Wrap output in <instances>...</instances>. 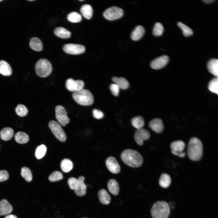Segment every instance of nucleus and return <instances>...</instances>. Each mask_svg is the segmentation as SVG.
<instances>
[{
    "label": "nucleus",
    "mask_w": 218,
    "mask_h": 218,
    "mask_svg": "<svg viewBox=\"0 0 218 218\" xmlns=\"http://www.w3.org/2000/svg\"><path fill=\"white\" fill-rule=\"evenodd\" d=\"M123 162L128 166L133 167L140 166L143 162L141 155L137 151L127 149L124 150L121 155Z\"/></svg>",
    "instance_id": "nucleus-1"
},
{
    "label": "nucleus",
    "mask_w": 218,
    "mask_h": 218,
    "mask_svg": "<svg viewBox=\"0 0 218 218\" xmlns=\"http://www.w3.org/2000/svg\"><path fill=\"white\" fill-rule=\"evenodd\" d=\"M187 154L192 160L197 161L201 159L203 154V146L200 139L193 137L190 140L188 146Z\"/></svg>",
    "instance_id": "nucleus-2"
},
{
    "label": "nucleus",
    "mask_w": 218,
    "mask_h": 218,
    "mask_svg": "<svg viewBox=\"0 0 218 218\" xmlns=\"http://www.w3.org/2000/svg\"><path fill=\"white\" fill-rule=\"evenodd\" d=\"M72 96L74 101L77 104L83 106H89L94 102V96L88 90L82 89L74 92Z\"/></svg>",
    "instance_id": "nucleus-3"
},
{
    "label": "nucleus",
    "mask_w": 218,
    "mask_h": 218,
    "mask_svg": "<svg viewBox=\"0 0 218 218\" xmlns=\"http://www.w3.org/2000/svg\"><path fill=\"white\" fill-rule=\"evenodd\" d=\"M153 218H168L170 213L168 204L164 201H159L155 203L151 210Z\"/></svg>",
    "instance_id": "nucleus-4"
},
{
    "label": "nucleus",
    "mask_w": 218,
    "mask_h": 218,
    "mask_svg": "<svg viewBox=\"0 0 218 218\" xmlns=\"http://www.w3.org/2000/svg\"><path fill=\"white\" fill-rule=\"evenodd\" d=\"M52 70V66L48 60L42 58L38 61L35 65V71L37 75L41 78L48 76Z\"/></svg>",
    "instance_id": "nucleus-5"
},
{
    "label": "nucleus",
    "mask_w": 218,
    "mask_h": 218,
    "mask_svg": "<svg viewBox=\"0 0 218 218\" xmlns=\"http://www.w3.org/2000/svg\"><path fill=\"white\" fill-rule=\"evenodd\" d=\"M48 127L55 137L59 141L64 142L66 139V135L60 124L57 122L51 120L48 124Z\"/></svg>",
    "instance_id": "nucleus-6"
},
{
    "label": "nucleus",
    "mask_w": 218,
    "mask_h": 218,
    "mask_svg": "<svg viewBox=\"0 0 218 218\" xmlns=\"http://www.w3.org/2000/svg\"><path fill=\"white\" fill-rule=\"evenodd\" d=\"M123 15V11L121 8L113 6L106 9L104 12L103 15L106 19L113 21L119 19Z\"/></svg>",
    "instance_id": "nucleus-7"
},
{
    "label": "nucleus",
    "mask_w": 218,
    "mask_h": 218,
    "mask_svg": "<svg viewBox=\"0 0 218 218\" xmlns=\"http://www.w3.org/2000/svg\"><path fill=\"white\" fill-rule=\"evenodd\" d=\"M55 117L62 126H65L70 121V119L67 116V112L64 107L57 105L55 108Z\"/></svg>",
    "instance_id": "nucleus-8"
},
{
    "label": "nucleus",
    "mask_w": 218,
    "mask_h": 218,
    "mask_svg": "<svg viewBox=\"0 0 218 218\" xmlns=\"http://www.w3.org/2000/svg\"><path fill=\"white\" fill-rule=\"evenodd\" d=\"M63 49L67 54L77 55L84 53L85 51V47L80 44H68L63 46Z\"/></svg>",
    "instance_id": "nucleus-9"
},
{
    "label": "nucleus",
    "mask_w": 218,
    "mask_h": 218,
    "mask_svg": "<svg viewBox=\"0 0 218 218\" xmlns=\"http://www.w3.org/2000/svg\"><path fill=\"white\" fill-rule=\"evenodd\" d=\"M185 146V143L182 140L174 141L171 143L170 146L171 152L174 155L180 157H183L186 155L185 153L183 151Z\"/></svg>",
    "instance_id": "nucleus-10"
},
{
    "label": "nucleus",
    "mask_w": 218,
    "mask_h": 218,
    "mask_svg": "<svg viewBox=\"0 0 218 218\" xmlns=\"http://www.w3.org/2000/svg\"><path fill=\"white\" fill-rule=\"evenodd\" d=\"M84 85V83L82 80L74 81L71 78H68L65 84L66 88L69 91L73 92L83 89Z\"/></svg>",
    "instance_id": "nucleus-11"
},
{
    "label": "nucleus",
    "mask_w": 218,
    "mask_h": 218,
    "mask_svg": "<svg viewBox=\"0 0 218 218\" xmlns=\"http://www.w3.org/2000/svg\"><path fill=\"white\" fill-rule=\"evenodd\" d=\"M150 137V134L149 131L142 128L137 130L134 135V140L139 146L142 145L144 141L148 140Z\"/></svg>",
    "instance_id": "nucleus-12"
},
{
    "label": "nucleus",
    "mask_w": 218,
    "mask_h": 218,
    "mask_svg": "<svg viewBox=\"0 0 218 218\" xmlns=\"http://www.w3.org/2000/svg\"><path fill=\"white\" fill-rule=\"evenodd\" d=\"M106 165L108 170L113 173L117 174L120 171V166L114 157L111 156L108 157L106 161Z\"/></svg>",
    "instance_id": "nucleus-13"
},
{
    "label": "nucleus",
    "mask_w": 218,
    "mask_h": 218,
    "mask_svg": "<svg viewBox=\"0 0 218 218\" xmlns=\"http://www.w3.org/2000/svg\"><path fill=\"white\" fill-rule=\"evenodd\" d=\"M169 58L167 56L163 55L153 61L150 66L154 69H159L164 67L169 61Z\"/></svg>",
    "instance_id": "nucleus-14"
},
{
    "label": "nucleus",
    "mask_w": 218,
    "mask_h": 218,
    "mask_svg": "<svg viewBox=\"0 0 218 218\" xmlns=\"http://www.w3.org/2000/svg\"><path fill=\"white\" fill-rule=\"evenodd\" d=\"M150 128L156 133L162 132L164 126L162 120L159 118H155L152 120L149 124Z\"/></svg>",
    "instance_id": "nucleus-15"
},
{
    "label": "nucleus",
    "mask_w": 218,
    "mask_h": 218,
    "mask_svg": "<svg viewBox=\"0 0 218 218\" xmlns=\"http://www.w3.org/2000/svg\"><path fill=\"white\" fill-rule=\"evenodd\" d=\"M84 177L82 176L79 177L78 179V184L74 191L76 194L78 196H82L86 194L87 186L84 183Z\"/></svg>",
    "instance_id": "nucleus-16"
},
{
    "label": "nucleus",
    "mask_w": 218,
    "mask_h": 218,
    "mask_svg": "<svg viewBox=\"0 0 218 218\" xmlns=\"http://www.w3.org/2000/svg\"><path fill=\"white\" fill-rule=\"evenodd\" d=\"M12 210V206L7 200L3 199L0 201V216L9 214Z\"/></svg>",
    "instance_id": "nucleus-17"
},
{
    "label": "nucleus",
    "mask_w": 218,
    "mask_h": 218,
    "mask_svg": "<svg viewBox=\"0 0 218 218\" xmlns=\"http://www.w3.org/2000/svg\"><path fill=\"white\" fill-rule=\"evenodd\" d=\"M12 73V70L9 64L4 60L0 61V74L4 76H9Z\"/></svg>",
    "instance_id": "nucleus-18"
},
{
    "label": "nucleus",
    "mask_w": 218,
    "mask_h": 218,
    "mask_svg": "<svg viewBox=\"0 0 218 218\" xmlns=\"http://www.w3.org/2000/svg\"><path fill=\"white\" fill-rule=\"evenodd\" d=\"M144 32L145 29L144 27L141 25H138L132 32L131 38L134 41H138L142 37Z\"/></svg>",
    "instance_id": "nucleus-19"
},
{
    "label": "nucleus",
    "mask_w": 218,
    "mask_h": 218,
    "mask_svg": "<svg viewBox=\"0 0 218 218\" xmlns=\"http://www.w3.org/2000/svg\"><path fill=\"white\" fill-rule=\"evenodd\" d=\"M207 67L209 71L213 75L217 77L218 76V60L213 59L208 63Z\"/></svg>",
    "instance_id": "nucleus-20"
},
{
    "label": "nucleus",
    "mask_w": 218,
    "mask_h": 218,
    "mask_svg": "<svg viewBox=\"0 0 218 218\" xmlns=\"http://www.w3.org/2000/svg\"><path fill=\"white\" fill-rule=\"evenodd\" d=\"M14 135V130L10 127L2 129L0 132V137L2 140L7 141L10 140Z\"/></svg>",
    "instance_id": "nucleus-21"
},
{
    "label": "nucleus",
    "mask_w": 218,
    "mask_h": 218,
    "mask_svg": "<svg viewBox=\"0 0 218 218\" xmlns=\"http://www.w3.org/2000/svg\"><path fill=\"white\" fill-rule=\"evenodd\" d=\"M30 47L32 50L39 51L43 49V45L41 40L37 37L32 38L29 42Z\"/></svg>",
    "instance_id": "nucleus-22"
},
{
    "label": "nucleus",
    "mask_w": 218,
    "mask_h": 218,
    "mask_svg": "<svg viewBox=\"0 0 218 218\" xmlns=\"http://www.w3.org/2000/svg\"><path fill=\"white\" fill-rule=\"evenodd\" d=\"M107 187L109 191L114 195L118 194L119 191V187L118 183L114 179L110 180L107 183Z\"/></svg>",
    "instance_id": "nucleus-23"
},
{
    "label": "nucleus",
    "mask_w": 218,
    "mask_h": 218,
    "mask_svg": "<svg viewBox=\"0 0 218 218\" xmlns=\"http://www.w3.org/2000/svg\"><path fill=\"white\" fill-rule=\"evenodd\" d=\"M112 81L116 84L120 88L125 90L127 89L129 87V84L128 82L124 78L114 77L112 78Z\"/></svg>",
    "instance_id": "nucleus-24"
},
{
    "label": "nucleus",
    "mask_w": 218,
    "mask_h": 218,
    "mask_svg": "<svg viewBox=\"0 0 218 218\" xmlns=\"http://www.w3.org/2000/svg\"><path fill=\"white\" fill-rule=\"evenodd\" d=\"M99 201L102 204L107 205L111 201V197L107 191L103 189L99 190L98 193Z\"/></svg>",
    "instance_id": "nucleus-25"
},
{
    "label": "nucleus",
    "mask_w": 218,
    "mask_h": 218,
    "mask_svg": "<svg viewBox=\"0 0 218 218\" xmlns=\"http://www.w3.org/2000/svg\"><path fill=\"white\" fill-rule=\"evenodd\" d=\"M54 33L56 36L64 39L69 38L71 35V32L69 31L62 27L55 28Z\"/></svg>",
    "instance_id": "nucleus-26"
},
{
    "label": "nucleus",
    "mask_w": 218,
    "mask_h": 218,
    "mask_svg": "<svg viewBox=\"0 0 218 218\" xmlns=\"http://www.w3.org/2000/svg\"><path fill=\"white\" fill-rule=\"evenodd\" d=\"M80 12L82 15L87 19H90L92 16L93 9L90 5H83L81 8Z\"/></svg>",
    "instance_id": "nucleus-27"
},
{
    "label": "nucleus",
    "mask_w": 218,
    "mask_h": 218,
    "mask_svg": "<svg viewBox=\"0 0 218 218\" xmlns=\"http://www.w3.org/2000/svg\"><path fill=\"white\" fill-rule=\"evenodd\" d=\"M15 139L18 143L24 144L27 143L28 141L29 137L26 133L19 131L15 134Z\"/></svg>",
    "instance_id": "nucleus-28"
},
{
    "label": "nucleus",
    "mask_w": 218,
    "mask_h": 218,
    "mask_svg": "<svg viewBox=\"0 0 218 218\" xmlns=\"http://www.w3.org/2000/svg\"><path fill=\"white\" fill-rule=\"evenodd\" d=\"M171 182L170 176L167 174L164 173L161 174L159 180V184L160 186L164 188L168 187L170 185Z\"/></svg>",
    "instance_id": "nucleus-29"
},
{
    "label": "nucleus",
    "mask_w": 218,
    "mask_h": 218,
    "mask_svg": "<svg viewBox=\"0 0 218 218\" xmlns=\"http://www.w3.org/2000/svg\"><path fill=\"white\" fill-rule=\"evenodd\" d=\"M61 168L63 171L67 173L70 171L73 168V164L68 159H63L61 163Z\"/></svg>",
    "instance_id": "nucleus-30"
},
{
    "label": "nucleus",
    "mask_w": 218,
    "mask_h": 218,
    "mask_svg": "<svg viewBox=\"0 0 218 218\" xmlns=\"http://www.w3.org/2000/svg\"><path fill=\"white\" fill-rule=\"evenodd\" d=\"M132 125L137 130L142 128L144 124V121L143 117L138 116L133 118L131 120Z\"/></svg>",
    "instance_id": "nucleus-31"
},
{
    "label": "nucleus",
    "mask_w": 218,
    "mask_h": 218,
    "mask_svg": "<svg viewBox=\"0 0 218 218\" xmlns=\"http://www.w3.org/2000/svg\"><path fill=\"white\" fill-rule=\"evenodd\" d=\"M67 19L71 22H79L82 20V16L80 14L76 12H71L68 15Z\"/></svg>",
    "instance_id": "nucleus-32"
},
{
    "label": "nucleus",
    "mask_w": 218,
    "mask_h": 218,
    "mask_svg": "<svg viewBox=\"0 0 218 218\" xmlns=\"http://www.w3.org/2000/svg\"><path fill=\"white\" fill-rule=\"evenodd\" d=\"M21 175L27 182L31 181L32 179V175L30 170L26 167H23L21 169Z\"/></svg>",
    "instance_id": "nucleus-33"
},
{
    "label": "nucleus",
    "mask_w": 218,
    "mask_h": 218,
    "mask_svg": "<svg viewBox=\"0 0 218 218\" xmlns=\"http://www.w3.org/2000/svg\"><path fill=\"white\" fill-rule=\"evenodd\" d=\"M47 151V148L44 144L38 146L36 148L35 155L36 158L38 159L42 158L45 155Z\"/></svg>",
    "instance_id": "nucleus-34"
},
{
    "label": "nucleus",
    "mask_w": 218,
    "mask_h": 218,
    "mask_svg": "<svg viewBox=\"0 0 218 218\" xmlns=\"http://www.w3.org/2000/svg\"><path fill=\"white\" fill-rule=\"evenodd\" d=\"M177 25L182 31L183 34L184 36L188 37L193 34L192 30L186 25L180 22L178 23Z\"/></svg>",
    "instance_id": "nucleus-35"
},
{
    "label": "nucleus",
    "mask_w": 218,
    "mask_h": 218,
    "mask_svg": "<svg viewBox=\"0 0 218 218\" xmlns=\"http://www.w3.org/2000/svg\"><path fill=\"white\" fill-rule=\"evenodd\" d=\"M208 88L212 92L218 94V79L216 77L213 79L208 84Z\"/></svg>",
    "instance_id": "nucleus-36"
},
{
    "label": "nucleus",
    "mask_w": 218,
    "mask_h": 218,
    "mask_svg": "<svg viewBox=\"0 0 218 218\" xmlns=\"http://www.w3.org/2000/svg\"><path fill=\"white\" fill-rule=\"evenodd\" d=\"M16 114L20 117H24L27 115L28 110L27 108L24 105L18 104L15 109Z\"/></svg>",
    "instance_id": "nucleus-37"
},
{
    "label": "nucleus",
    "mask_w": 218,
    "mask_h": 218,
    "mask_svg": "<svg viewBox=\"0 0 218 218\" xmlns=\"http://www.w3.org/2000/svg\"><path fill=\"white\" fill-rule=\"evenodd\" d=\"M63 178L62 173L58 171L53 172L49 176V180L51 182H54L59 181Z\"/></svg>",
    "instance_id": "nucleus-38"
},
{
    "label": "nucleus",
    "mask_w": 218,
    "mask_h": 218,
    "mask_svg": "<svg viewBox=\"0 0 218 218\" xmlns=\"http://www.w3.org/2000/svg\"><path fill=\"white\" fill-rule=\"evenodd\" d=\"M164 27L161 24L156 23L154 25L153 30V34L156 36H161L164 31Z\"/></svg>",
    "instance_id": "nucleus-39"
},
{
    "label": "nucleus",
    "mask_w": 218,
    "mask_h": 218,
    "mask_svg": "<svg viewBox=\"0 0 218 218\" xmlns=\"http://www.w3.org/2000/svg\"><path fill=\"white\" fill-rule=\"evenodd\" d=\"M78 180L74 177L69 178L68 181V183L70 188L72 190H75L78 184Z\"/></svg>",
    "instance_id": "nucleus-40"
},
{
    "label": "nucleus",
    "mask_w": 218,
    "mask_h": 218,
    "mask_svg": "<svg viewBox=\"0 0 218 218\" xmlns=\"http://www.w3.org/2000/svg\"><path fill=\"white\" fill-rule=\"evenodd\" d=\"M110 88L112 94L115 96L118 95L120 88L116 84H112L110 86Z\"/></svg>",
    "instance_id": "nucleus-41"
},
{
    "label": "nucleus",
    "mask_w": 218,
    "mask_h": 218,
    "mask_svg": "<svg viewBox=\"0 0 218 218\" xmlns=\"http://www.w3.org/2000/svg\"><path fill=\"white\" fill-rule=\"evenodd\" d=\"M92 113L94 117L97 119H101L104 116V113L101 111L97 109H94L92 111Z\"/></svg>",
    "instance_id": "nucleus-42"
},
{
    "label": "nucleus",
    "mask_w": 218,
    "mask_h": 218,
    "mask_svg": "<svg viewBox=\"0 0 218 218\" xmlns=\"http://www.w3.org/2000/svg\"><path fill=\"white\" fill-rule=\"evenodd\" d=\"M9 177V175L8 171L5 170H0V182L7 180Z\"/></svg>",
    "instance_id": "nucleus-43"
},
{
    "label": "nucleus",
    "mask_w": 218,
    "mask_h": 218,
    "mask_svg": "<svg viewBox=\"0 0 218 218\" xmlns=\"http://www.w3.org/2000/svg\"><path fill=\"white\" fill-rule=\"evenodd\" d=\"M5 218H18L15 215L13 214L8 215L6 216Z\"/></svg>",
    "instance_id": "nucleus-44"
},
{
    "label": "nucleus",
    "mask_w": 218,
    "mask_h": 218,
    "mask_svg": "<svg viewBox=\"0 0 218 218\" xmlns=\"http://www.w3.org/2000/svg\"><path fill=\"white\" fill-rule=\"evenodd\" d=\"M203 1L205 3H210L212 2H213L214 0H203Z\"/></svg>",
    "instance_id": "nucleus-45"
},
{
    "label": "nucleus",
    "mask_w": 218,
    "mask_h": 218,
    "mask_svg": "<svg viewBox=\"0 0 218 218\" xmlns=\"http://www.w3.org/2000/svg\"><path fill=\"white\" fill-rule=\"evenodd\" d=\"M28 1H29L32 2V1H35V0H28Z\"/></svg>",
    "instance_id": "nucleus-46"
},
{
    "label": "nucleus",
    "mask_w": 218,
    "mask_h": 218,
    "mask_svg": "<svg viewBox=\"0 0 218 218\" xmlns=\"http://www.w3.org/2000/svg\"><path fill=\"white\" fill-rule=\"evenodd\" d=\"M79 1H83L84 0H79Z\"/></svg>",
    "instance_id": "nucleus-47"
},
{
    "label": "nucleus",
    "mask_w": 218,
    "mask_h": 218,
    "mask_svg": "<svg viewBox=\"0 0 218 218\" xmlns=\"http://www.w3.org/2000/svg\"><path fill=\"white\" fill-rule=\"evenodd\" d=\"M2 1H3V0H0V2Z\"/></svg>",
    "instance_id": "nucleus-48"
}]
</instances>
